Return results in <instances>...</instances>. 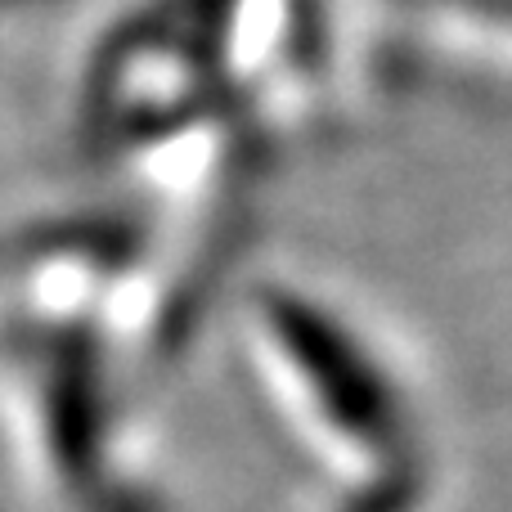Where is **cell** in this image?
I'll list each match as a JSON object with an SVG mask.
<instances>
[{"label": "cell", "instance_id": "6da1fadb", "mask_svg": "<svg viewBox=\"0 0 512 512\" xmlns=\"http://www.w3.org/2000/svg\"><path fill=\"white\" fill-rule=\"evenodd\" d=\"M239 364L310 472L306 512H441V409L400 337L342 288L261 274L230 306Z\"/></svg>", "mask_w": 512, "mask_h": 512}, {"label": "cell", "instance_id": "7a4b0ae2", "mask_svg": "<svg viewBox=\"0 0 512 512\" xmlns=\"http://www.w3.org/2000/svg\"><path fill=\"white\" fill-rule=\"evenodd\" d=\"M104 324L0 319V427L36 512H185Z\"/></svg>", "mask_w": 512, "mask_h": 512}]
</instances>
